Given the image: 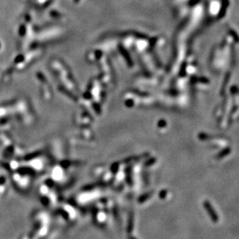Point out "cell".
<instances>
[{"label":"cell","mask_w":239,"mask_h":239,"mask_svg":"<svg viewBox=\"0 0 239 239\" xmlns=\"http://www.w3.org/2000/svg\"><path fill=\"white\" fill-rule=\"evenodd\" d=\"M203 205L204 209H205V210H206V212H207L208 215L210 216V219H211L212 221L214 222V223H218V222L219 221V216L217 214L215 210H214V207L212 206L211 203H210L208 200H205V201H203Z\"/></svg>","instance_id":"6da1fadb"},{"label":"cell","mask_w":239,"mask_h":239,"mask_svg":"<svg viewBox=\"0 0 239 239\" xmlns=\"http://www.w3.org/2000/svg\"><path fill=\"white\" fill-rule=\"evenodd\" d=\"M133 227H134V217H133V214L129 217V222H128V226H127V231L129 233L132 232Z\"/></svg>","instance_id":"7a4b0ae2"},{"label":"cell","mask_w":239,"mask_h":239,"mask_svg":"<svg viewBox=\"0 0 239 239\" xmlns=\"http://www.w3.org/2000/svg\"><path fill=\"white\" fill-rule=\"evenodd\" d=\"M151 196H152V193H151V192H148V193H146V194L142 195L140 198H139V200H138V201L140 203L144 202V201H146V200H148Z\"/></svg>","instance_id":"3957f363"},{"label":"cell","mask_w":239,"mask_h":239,"mask_svg":"<svg viewBox=\"0 0 239 239\" xmlns=\"http://www.w3.org/2000/svg\"><path fill=\"white\" fill-rule=\"evenodd\" d=\"M166 195H167V191L165 190V189H164V190H161V192H160V193H159L160 198L164 199L165 197V196H166Z\"/></svg>","instance_id":"277c9868"},{"label":"cell","mask_w":239,"mask_h":239,"mask_svg":"<svg viewBox=\"0 0 239 239\" xmlns=\"http://www.w3.org/2000/svg\"><path fill=\"white\" fill-rule=\"evenodd\" d=\"M130 239H134V238H130Z\"/></svg>","instance_id":"5b68a950"}]
</instances>
